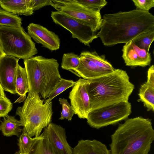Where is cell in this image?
<instances>
[{"label": "cell", "mask_w": 154, "mask_h": 154, "mask_svg": "<svg viewBox=\"0 0 154 154\" xmlns=\"http://www.w3.org/2000/svg\"><path fill=\"white\" fill-rule=\"evenodd\" d=\"M19 59L5 55L0 59V84L4 91L15 94V82Z\"/></svg>", "instance_id": "cell-12"}, {"label": "cell", "mask_w": 154, "mask_h": 154, "mask_svg": "<svg viewBox=\"0 0 154 154\" xmlns=\"http://www.w3.org/2000/svg\"><path fill=\"white\" fill-rule=\"evenodd\" d=\"M20 127H23V125L20 120H17L14 116L8 115L3 117L0 126L2 134L8 137L13 135L19 137L22 131Z\"/></svg>", "instance_id": "cell-20"}, {"label": "cell", "mask_w": 154, "mask_h": 154, "mask_svg": "<svg viewBox=\"0 0 154 154\" xmlns=\"http://www.w3.org/2000/svg\"><path fill=\"white\" fill-rule=\"evenodd\" d=\"M43 133L60 154H72V148L68 143L64 128L51 122Z\"/></svg>", "instance_id": "cell-15"}, {"label": "cell", "mask_w": 154, "mask_h": 154, "mask_svg": "<svg viewBox=\"0 0 154 154\" xmlns=\"http://www.w3.org/2000/svg\"><path fill=\"white\" fill-rule=\"evenodd\" d=\"M122 51V57L126 66L145 67L150 64V53L139 48L132 40L125 44Z\"/></svg>", "instance_id": "cell-14"}, {"label": "cell", "mask_w": 154, "mask_h": 154, "mask_svg": "<svg viewBox=\"0 0 154 154\" xmlns=\"http://www.w3.org/2000/svg\"><path fill=\"white\" fill-rule=\"evenodd\" d=\"M28 154H60L43 133L35 137Z\"/></svg>", "instance_id": "cell-18"}, {"label": "cell", "mask_w": 154, "mask_h": 154, "mask_svg": "<svg viewBox=\"0 0 154 154\" xmlns=\"http://www.w3.org/2000/svg\"><path fill=\"white\" fill-rule=\"evenodd\" d=\"M50 0H30V6L34 11L45 6L50 5Z\"/></svg>", "instance_id": "cell-31"}, {"label": "cell", "mask_w": 154, "mask_h": 154, "mask_svg": "<svg viewBox=\"0 0 154 154\" xmlns=\"http://www.w3.org/2000/svg\"><path fill=\"white\" fill-rule=\"evenodd\" d=\"M136 9L149 11L154 7V0H132Z\"/></svg>", "instance_id": "cell-30"}, {"label": "cell", "mask_w": 154, "mask_h": 154, "mask_svg": "<svg viewBox=\"0 0 154 154\" xmlns=\"http://www.w3.org/2000/svg\"><path fill=\"white\" fill-rule=\"evenodd\" d=\"M72 154H111L106 145L101 141L93 139H81L72 149Z\"/></svg>", "instance_id": "cell-16"}, {"label": "cell", "mask_w": 154, "mask_h": 154, "mask_svg": "<svg viewBox=\"0 0 154 154\" xmlns=\"http://www.w3.org/2000/svg\"><path fill=\"white\" fill-rule=\"evenodd\" d=\"M80 62V58L78 55L73 53H65L62 57L61 67L75 74L74 71L78 67Z\"/></svg>", "instance_id": "cell-23"}, {"label": "cell", "mask_w": 154, "mask_h": 154, "mask_svg": "<svg viewBox=\"0 0 154 154\" xmlns=\"http://www.w3.org/2000/svg\"><path fill=\"white\" fill-rule=\"evenodd\" d=\"M134 88L126 71L113 72L89 80L87 91L90 111L122 102H128Z\"/></svg>", "instance_id": "cell-3"}, {"label": "cell", "mask_w": 154, "mask_h": 154, "mask_svg": "<svg viewBox=\"0 0 154 154\" xmlns=\"http://www.w3.org/2000/svg\"><path fill=\"white\" fill-rule=\"evenodd\" d=\"M78 3L88 8L100 11L107 4L105 0H75Z\"/></svg>", "instance_id": "cell-28"}, {"label": "cell", "mask_w": 154, "mask_h": 154, "mask_svg": "<svg viewBox=\"0 0 154 154\" xmlns=\"http://www.w3.org/2000/svg\"><path fill=\"white\" fill-rule=\"evenodd\" d=\"M89 80L79 79L75 82L69 98L74 113L80 119H87L90 111V99L87 91Z\"/></svg>", "instance_id": "cell-11"}, {"label": "cell", "mask_w": 154, "mask_h": 154, "mask_svg": "<svg viewBox=\"0 0 154 154\" xmlns=\"http://www.w3.org/2000/svg\"><path fill=\"white\" fill-rule=\"evenodd\" d=\"M22 19L17 15L7 11L0 7V26L21 28Z\"/></svg>", "instance_id": "cell-22"}, {"label": "cell", "mask_w": 154, "mask_h": 154, "mask_svg": "<svg viewBox=\"0 0 154 154\" xmlns=\"http://www.w3.org/2000/svg\"><path fill=\"white\" fill-rule=\"evenodd\" d=\"M131 112V103L121 102L90 111L87 123L91 127L99 129L127 119Z\"/></svg>", "instance_id": "cell-8"}, {"label": "cell", "mask_w": 154, "mask_h": 154, "mask_svg": "<svg viewBox=\"0 0 154 154\" xmlns=\"http://www.w3.org/2000/svg\"><path fill=\"white\" fill-rule=\"evenodd\" d=\"M111 138V154H148L154 140L151 120L141 116L127 119Z\"/></svg>", "instance_id": "cell-2"}, {"label": "cell", "mask_w": 154, "mask_h": 154, "mask_svg": "<svg viewBox=\"0 0 154 154\" xmlns=\"http://www.w3.org/2000/svg\"><path fill=\"white\" fill-rule=\"evenodd\" d=\"M75 82L63 78L56 85L46 97L50 101L68 88L72 87Z\"/></svg>", "instance_id": "cell-25"}, {"label": "cell", "mask_w": 154, "mask_h": 154, "mask_svg": "<svg viewBox=\"0 0 154 154\" xmlns=\"http://www.w3.org/2000/svg\"><path fill=\"white\" fill-rule=\"evenodd\" d=\"M59 101L62 107L61 115L59 119L60 120L66 119L68 121H71L74 114L72 107L66 99L60 98Z\"/></svg>", "instance_id": "cell-27"}, {"label": "cell", "mask_w": 154, "mask_h": 154, "mask_svg": "<svg viewBox=\"0 0 154 154\" xmlns=\"http://www.w3.org/2000/svg\"><path fill=\"white\" fill-rule=\"evenodd\" d=\"M79 56V65L74 72L84 79H95L112 73L116 69L104 55L100 56L96 51H83Z\"/></svg>", "instance_id": "cell-9"}, {"label": "cell", "mask_w": 154, "mask_h": 154, "mask_svg": "<svg viewBox=\"0 0 154 154\" xmlns=\"http://www.w3.org/2000/svg\"><path fill=\"white\" fill-rule=\"evenodd\" d=\"M28 35L36 43L52 51L58 49L60 40L54 32L38 24L31 23L27 26Z\"/></svg>", "instance_id": "cell-13"}, {"label": "cell", "mask_w": 154, "mask_h": 154, "mask_svg": "<svg viewBox=\"0 0 154 154\" xmlns=\"http://www.w3.org/2000/svg\"><path fill=\"white\" fill-rule=\"evenodd\" d=\"M0 46L6 55L24 60L38 53L35 43L22 27L0 26Z\"/></svg>", "instance_id": "cell-6"}, {"label": "cell", "mask_w": 154, "mask_h": 154, "mask_svg": "<svg viewBox=\"0 0 154 154\" xmlns=\"http://www.w3.org/2000/svg\"><path fill=\"white\" fill-rule=\"evenodd\" d=\"M5 97L4 90L0 84V98Z\"/></svg>", "instance_id": "cell-33"}, {"label": "cell", "mask_w": 154, "mask_h": 154, "mask_svg": "<svg viewBox=\"0 0 154 154\" xmlns=\"http://www.w3.org/2000/svg\"><path fill=\"white\" fill-rule=\"evenodd\" d=\"M14 154H19L18 152H16Z\"/></svg>", "instance_id": "cell-35"}, {"label": "cell", "mask_w": 154, "mask_h": 154, "mask_svg": "<svg viewBox=\"0 0 154 154\" xmlns=\"http://www.w3.org/2000/svg\"><path fill=\"white\" fill-rule=\"evenodd\" d=\"M15 90L20 95L14 103H20L25 100L26 94L29 91V85L25 68L18 64L15 82Z\"/></svg>", "instance_id": "cell-19"}, {"label": "cell", "mask_w": 154, "mask_h": 154, "mask_svg": "<svg viewBox=\"0 0 154 154\" xmlns=\"http://www.w3.org/2000/svg\"><path fill=\"white\" fill-rule=\"evenodd\" d=\"M50 5L57 11L89 27L94 32L100 30L102 18L100 11L87 8L75 0H51Z\"/></svg>", "instance_id": "cell-7"}, {"label": "cell", "mask_w": 154, "mask_h": 154, "mask_svg": "<svg viewBox=\"0 0 154 154\" xmlns=\"http://www.w3.org/2000/svg\"><path fill=\"white\" fill-rule=\"evenodd\" d=\"M51 17L56 24L69 31L72 38H77L85 45L89 46L94 40L98 38V32L93 31L89 27L62 13L52 11Z\"/></svg>", "instance_id": "cell-10"}, {"label": "cell", "mask_w": 154, "mask_h": 154, "mask_svg": "<svg viewBox=\"0 0 154 154\" xmlns=\"http://www.w3.org/2000/svg\"><path fill=\"white\" fill-rule=\"evenodd\" d=\"M154 86V66L152 65L149 69L147 72V79L146 82Z\"/></svg>", "instance_id": "cell-32"}, {"label": "cell", "mask_w": 154, "mask_h": 154, "mask_svg": "<svg viewBox=\"0 0 154 154\" xmlns=\"http://www.w3.org/2000/svg\"><path fill=\"white\" fill-rule=\"evenodd\" d=\"M1 130V127H0V130Z\"/></svg>", "instance_id": "cell-36"}, {"label": "cell", "mask_w": 154, "mask_h": 154, "mask_svg": "<svg viewBox=\"0 0 154 154\" xmlns=\"http://www.w3.org/2000/svg\"><path fill=\"white\" fill-rule=\"evenodd\" d=\"M30 0H0V6L4 10L15 14L26 16L33 14Z\"/></svg>", "instance_id": "cell-17"}, {"label": "cell", "mask_w": 154, "mask_h": 154, "mask_svg": "<svg viewBox=\"0 0 154 154\" xmlns=\"http://www.w3.org/2000/svg\"><path fill=\"white\" fill-rule=\"evenodd\" d=\"M154 29V16L138 9L103 15L98 37L106 46L126 43L138 35Z\"/></svg>", "instance_id": "cell-1"}, {"label": "cell", "mask_w": 154, "mask_h": 154, "mask_svg": "<svg viewBox=\"0 0 154 154\" xmlns=\"http://www.w3.org/2000/svg\"><path fill=\"white\" fill-rule=\"evenodd\" d=\"M24 63L29 85V92L36 93L46 99L62 79L57 60L38 56L24 60Z\"/></svg>", "instance_id": "cell-4"}, {"label": "cell", "mask_w": 154, "mask_h": 154, "mask_svg": "<svg viewBox=\"0 0 154 154\" xmlns=\"http://www.w3.org/2000/svg\"><path fill=\"white\" fill-rule=\"evenodd\" d=\"M139 101L143 103L148 111H154V86L146 82L140 88Z\"/></svg>", "instance_id": "cell-21"}, {"label": "cell", "mask_w": 154, "mask_h": 154, "mask_svg": "<svg viewBox=\"0 0 154 154\" xmlns=\"http://www.w3.org/2000/svg\"><path fill=\"white\" fill-rule=\"evenodd\" d=\"M154 40V29L141 33L131 40L139 48L149 52L150 46Z\"/></svg>", "instance_id": "cell-24"}, {"label": "cell", "mask_w": 154, "mask_h": 154, "mask_svg": "<svg viewBox=\"0 0 154 154\" xmlns=\"http://www.w3.org/2000/svg\"><path fill=\"white\" fill-rule=\"evenodd\" d=\"M39 94L35 92L28 93L22 106L18 107L16 115L25 131L31 137L39 136L42 129L51 122L53 111L52 103L48 99L44 103Z\"/></svg>", "instance_id": "cell-5"}, {"label": "cell", "mask_w": 154, "mask_h": 154, "mask_svg": "<svg viewBox=\"0 0 154 154\" xmlns=\"http://www.w3.org/2000/svg\"><path fill=\"white\" fill-rule=\"evenodd\" d=\"M22 133L19 137L18 146L19 154H28L35 137H30L25 131Z\"/></svg>", "instance_id": "cell-26"}, {"label": "cell", "mask_w": 154, "mask_h": 154, "mask_svg": "<svg viewBox=\"0 0 154 154\" xmlns=\"http://www.w3.org/2000/svg\"><path fill=\"white\" fill-rule=\"evenodd\" d=\"M5 55H6L3 52L1 47L0 46V59L1 58H2V57L5 56Z\"/></svg>", "instance_id": "cell-34"}, {"label": "cell", "mask_w": 154, "mask_h": 154, "mask_svg": "<svg viewBox=\"0 0 154 154\" xmlns=\"http://www.w3.org/2000/svg\"><path fill=\"white\" fill-rule=\"evenodd\" d=\"M10 100L6 96L0 98V117H5L12 109Z\"/></svg>", "instance_id": "cell-29"}]
</instances>
